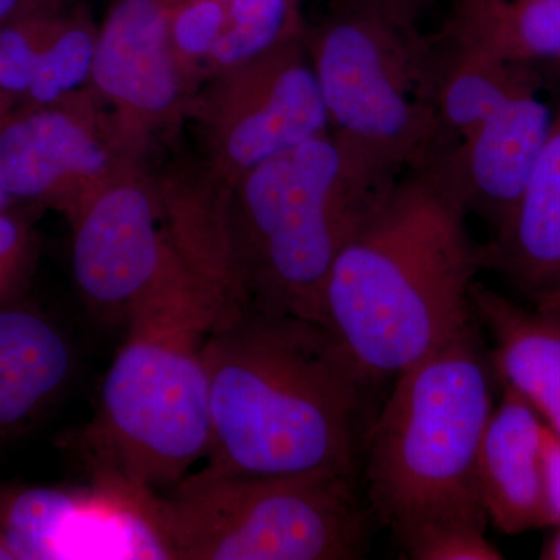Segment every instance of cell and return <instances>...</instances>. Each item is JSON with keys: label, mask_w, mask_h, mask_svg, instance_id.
Instances as JSON below:
<instances>
[{"label": "cell", "mask_w": 560, "mask_h": 560, "mask_svg": "<svg viewBox=\"0 0 560 560\" xmlns=\"http://www.w3.org/2000/svg\"><path fill=\"white\" fill-rule=\"evenodd\" d=\"M210 441L202 469L355 478L368 383L313 320L228 305L206 346Z\"/></svg>", "instance_id": "obj_1"}, {"label": "cell", "mask_w": 560, "mask_h": 560, "mask_svg": "<svg viewBox=\"0 0 560 560\" xmlns=\"http://www.w3.org/2000/svg\"><path fill=\"white\" fill-rule=\"evenodd\" d=\"M466 220L429 164L407 168L335 260L319 324L368 385L394 381L474 323L482 253Z\"/></svg>", "instance_id": "obj_2"}, {"label": "cell", "mask_w": 560, "mask_h": 560, "mask_svg": "<svg viewBox=\"0 0 560 560\" xmlns=\"http://www.w3.org/2000/svg\"><path fill=\"white\" fill-rule=\"evenodd\" d=\"M172 241L171 259L125 324L79 441L94 481L140 493L171 488L206 459V346L221 313L237 302L223 268Z\"/></svg>", "instance_id": "obj_3"}, {"label": "cell", "mask_w": 560, "mask_h": 560, "mask_svg": "<svg viewBox=\"0 0 560 560\" xmlns=\"http://www.w3.org/2000/svg\"><path fill=\"white\" fill-rule=\"evenodd\" d=\"M478 330L475 319L400 372L368 431L364 501L404 552L442 530L488 528L477 463L497 375Z\"/></svg>", "instance_id": "obj_4"}, {"label": "cell", "mask_w": 560, "mask_h": 560, "mask_svg": "<svg viewBox=\"0 0 560 560\" xmlns=\"http://www.w3.org/2000/svg\"><path fill=\"white\" fill-rule=\"evenodd\" d=\"M400 173L329 131L243 175L226 202L242 304L319 324L335 260Z\"/></svg>", "instance_id": "obj_5"}, {"label": "cell", "mask_w": 560, "mask_h": 560, "mask_svg": "<svg viewBox=\"0 0 560 560\" xmlns=\"http://www.w3.org/2000/svg\"><path fill=\"white\" fill-rule=\"evenodd\" d=\"M149 512L165 559L178 560L361 559L374 521L355 478L206 469L150 493Z\"/></svg>", "instance_id": "obj_6"}, {"label": "cell", "mask_w": 560, "mask_h": 560, "mask_svg": "<svg viewBox=\"0 0 560 560\" xmlns=\"http://www.w3.org/2000/svg\"><path fill=\"white\" fill-rule=\"evenodd\" d=\"M330 131L396 172L436 149L433 40L359 0H331L305 32Z\"/></svg>", "instance_id": "obj_7"}, {"label": "cell", "mask_w": 560, "mask_h": 560, "mask_svg": "<svg viewBox=\"0 0 560 560\" xmlns=\"http://www.w3.org/2000/svg\"><path fill=\"white\" fill-rule=\"evenodd\" d=\"M212 77L200 119L210 172L226 187L330 131L305 36Z\"/></svg>", "instance_id": "obj_8"}, {"label": "cell", "mask_w": 560, "mask_h": 560, "mask_svg": "<svg viewBox=\"0 0 560 560\" xmlns=\"http://www.w3.org/2000/svg\"><path fill=\"white\" fill-rule=\"evenodd\" d=\"M69 221L81 300L102 323L125 326L171 259L173 241L158 183L132 165Z\"/></svg>", "instance_id": "obj_9"}, {"label": "cell", "mask_w": 560, "mask_h": 560, "mask_svg": "<svg viewBox=\"0 0 560 560\" xmlns=\"http://www.w3.org/2000/svg\"><path fill=\"white\" fill-rule=\"evenodd\" d=\"M138 164L121 149L91 91L0 121L5 189L14 200L44 202L69 220L109 180Z\"/></svg>", "instance_id": "obj_10"}, {"label": "cell", "mask_w": 560, "mask_h": 560, "mask_svg": "<svg viewBox=\"0 0 560 560\" xmlns=\"http://www.w3.org/2000/svg\"><path fill=\"white\" fill-rule=\"evenodd\" d=\"M172 0H116L97 31L91 92L121 149L138 161L151 136L186 103L168 40Z\"/></svg>", "instance_id": "obj_11"}, {"label": "cell", "mask_w": 560, "mask_h": 560, "mask_svg": "<svg viewBox=\"0 0 560 560\" xmlns=\"http://www.w3.org/2000/svg\"><path fill=\"white\" fill-rule=\"evenodd\" d=\"M149 495L102 481L91 490H7L0 536L16 560L165 559Z\"/></svg>", "instance_id": "obj_12"}, {"label": "cell", "mask_w": 560, "mask_h": 560, "mask_svg": "<svg viewBox=\"0 0 560 560\" xmlns=\"http://www.w3.org/2000/svg\"><path fill=\"white\" fill-rule=\"evenodd\" d=\"M537 90L514 95L425 162L493 235L511 219L555 120Z\"/></svg>", "instance_id": "obj_13"}, {"label": "cell", "mask_w": 560, "mask_h": 560, "mask_svg": "<svg viewBox=\"0 0 560 560\" xmlns=\"http://www.w3.org/2000/svg\"><path fill=\"white\" fill-rule=\"evenodd\" d=\"M493 407L480 452L477 475L482 503L492 522L508 536L552 528L544 463V419L515 390Z\"/></svg>", "instance_id": "obj_14"}, {"label": "cell", "mask_w": 560, "mask_h": 560, "mask_svg": "<svg viewBox=\"0 0 560 560\" xmlns=\"http://www.w3.org/2000/svg\"><path fill=\"white\" fill-rule=\"evenodd\" d=\"M75 364L72 341L54 319L0 302V444L22 436L61 399Z\"/></svg>", "instance_id": "obj_15"}, {"label": "cell", "mask_w": 560, "mask_h": 560, "mask_svg": "<svg viewBox=\"0 0 560 560\" xmlns=\"http://www.w3.org/2000/svg\"><path fill=\"white\" fill-rule=\"evenodd\" d=\"M475 319L488 330L497 381L528 401L560 436V312L523 307L477 282Z\"/></svg>", "instance_id": "obj_16"}, {"label": "cell", "mask_w": 560, "mask_h": 560, "mask_svg": "<svg viewBox=\"0 0 560 560\" xmlns=\"http://www.w3.org/2000/svg\"><path fill=\"white\" fill-rule=\"evenodd\" d=\"M482 268L501 272L530 302L560 283V109L508 223L488 246Z\"/></svg>", "instance_id": "obj_17"}, {"label": "cell", "mask_w": 560, "mask_h": 560, "mask_svg": "<svg viewBox=\"0 0 560 560\" xmlns=\"http://www.w3.org/2000/svg\"><path fill=\"white\" fill-rule=\"evenodd\" d=\"M434 38L521 65L560 61V0H451Z\"/></svg>", "instance_id": "obj_18"}, {"label": "cell", "mask_w": 560, "mask_h": 560, "mask_svg": "<svg viewBox=\"0 0 560 560\" xmlns=\"http://www.w3.org/2000/svg\"><path fill=\"white\" fill-rule=\"evenodd\" d=\"M434 47V108L438 143L433 153L459 139L514 95L539 88L533 66L431 38Z\"/></svg>", "instance_id": "obj_19"}, {"label": "cell", "mask_w": 560, "mask_h": 560, "mask_svg": "<svg viewBox=\"0 0 560 560\" xmlns=\"http://www.w3.org/2000/svg\"><path fill=\"white\" fill-rule=\"evenodd\" d=\"M301 0H228V18L206 68L212 75L304 38Z\"/></svg>", "instance_id": "obj_20"}, {"label": "cell", "mask_w": 560, "mask_h": 560, "mask_svg": "<svg viewBox=\"0 0 560 560\" xmlns=\"http://www.w3.org/2000/svg\"><path fill=\"white\" fill-rule=\"evenodd\" d=\"M97 31L84 18H60L33 70L27 91L33 105L60 102L90 81Z\"/></svg>", "instance_id": "obj_21"}, {"label": "cell", "mask_w": 560, "mask_h": 560, "mask_svg": "<svg viewBox=\"0 0 560 560\" xmlns=\"http://www.w3.org/2000/svg\"><path fill=\"white\" fill-rule=\"evenodd\" d=\"M228 18V0H179L168 14V40L184 79L206 66Z\"/></svg>", "instance_id": "obj_22"}, {"label": "cell", "mask_w": 560, "mask_h": 560, "mask_svg": "<svg viewBox=\"0 0 560 560\" xmlns=\"http://www.w3.org/2000/svg\"><path fill=\"white\" fill-rule=\"evenodd\" d=\"M58 21L60 18L44 9L0 27V91L27 94L40 50Z\"/></svg>", "instance_id": "obj_23"}, {"label": "cell", "mask_w": 560, "mask_h": 560, "mask_svg": "<svg viewBox=\"0 0 560 560\" xmlns=\"http://www.w3.org/2000/svg\"><path fill=\"white\" fill-rule=\"evenodd\" d=\"M412 560H500L503 555L482 530L452 529L433 534L404 552Z\"/></svg>", "instance_id": "obj_24"}, {"label": "cell", "mask_w": 560, "mask_h": 560, "mask_svg": "<svg viewBox=\"0 0 560 560\" xmlns=\"http://www.w3.org/2000/svg\"><path fill=\"white\" fill-rule=\"evenodd\" d=\"M28 245L24 224L0 210V285L10 291L27 260Z\"/></svg>", "instance_id": "obj_25"}, {"label": "cell", "mask_w": 560, "mask_h": 560, "mask_svg": "<svg viewBox=\"0 0 560 560\" xmlns=\"http://www.w3.org/2000/svg\"><path fill=\"white\" fill-rule=\"evenodd\" d=\"M545 485L552 528L560 525V436L545 425L544 433Z\"/></svg>", "instance_id": "obj_26"}, {"label": "cell", "mask_w": 560, "mask_h": 560, "mask_svg": "<svg viewBox=\"0 0 560 560\" xmlns=\"http://www.w3.org/2000/svg\"><path fill=\"white\" fill-rule=\"evenodd\" d=\"M359 2L370 3L385 11L394 20L405 22V24L419 25L423 14L438 0H359Z\"/></svg>", "instance_id": "obj_27"}, {"label": "cell", "mask_w": 560, "mask_h": 560, "mask_svg": "<svg viewBox=\"0 0 560 560\" xmlns=\"http://www.w3.org/2000/svg\"><path fill=\"white\" fill-rule=\"evenodd\" d=\"M39 10L44 9L38 0H0V27Z\"/></svg>", "instance_id": "obj_28"}, {"label": "cell", "mask_w": 560, "mask_h": 560, "mask_svg": "<svg viewBox=\"0 0 560 560\" xmlns=\"http://www.w3.org/2000/svg\"><path fill=\"white\" fill-rule=\"evenodd\" d=\"M536 307L545 308V311L560 312V283L548 293L541 294L539 300L533 302Z\"/></svg>", "instance_id": "obj_29"}, {"label": "cell", "mask_w": 560, "mask_h": 560, "mask_svg": "<svg viewBox=\"0 0 560 560\" xmlns=\"http://www.w3.org/2000/svg\"><path fill=\"white\" fill-rule=\"evenodd\" d=\"M550 540L545 544L544 550L540 552V559L560 560V525L555 526Z\"/></svg>", "instance_id": "obj_30"}, {"label": "cell", "mask_w": 560, "mask_h": 560, "mask_svg": "<svg viewBox=\"0 0 560 560\" xmlns=\"http://www.w3.org/2000/svg\"><path fill=\"white\" fill-rule=\"evenodd\" d=\"M14 201V198L11 197L9 190L3 186L2 178H0V210H7L10 208L11 202Z\"/></svg>", "instance_id": "obj_31"}, {"label": "cell", "mask_w": 560, "mask_h": 560, "mask_svg": "<svg viewBox=\"0 0 560 560\" xmlns=\"http://www.w3.org/2000/svg\"><path fill=\"white\" fill-rule=\"evenodd\" d=\"M0 560H16L2 536H0Z\"/></svg>", "instance_id": "obj_32"}, {"label": "cell", "mask_w": 560, "mask_h": 560, "mask_svg": "<svg viewBox=\"0 0 560 560\" xmlns=\"http://www.w3.org/2000/svg\"><path fill=\"white\" fill-rule=\"evenodd\" d=\"M10 290L5 289V287L0 285V302H3L7 300V296H9Z\"/></svg>", "instance_id": "obj_33"}]
</instances>
